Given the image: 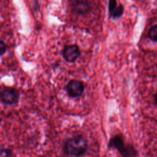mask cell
<instances>
[{
	"mask_svg": "<svg viewBox=\"0 0 157 157\" xmlns=\"http://www.w3.org/2000/svg\"><path fill=\"white\" fill-rule=\"evenodd\" d=\"M148 37L149 38L154 41V42H157V25H154L148 31Z\"/></svg>",
	"mask_w": 157,
	"mask_h": 157,
	"instance_id": "obj_7",
	"label": "cell"
},
{
	"mask_svg": "<svg viewBox=\"0 0 157 157\" xmlns=\"http://www.w3.org/2000/svg\"><path fill=\"white\" fill-rule=\"evenodd\" d=\"M155 101L156 104H157V92H156V93L155 95Z\"/></svg>",
	"mask_w": 157,
	"mask_h": 157,
	"instance_id": "obj_11",
	"label": "cell"
},
{
	"mask_svg": "<svg viewBox=\"0 0 157 157\" xmlns=\"http://www.w3.org/2000/svg\"><path fill=\"white\" fill-rule=\"evenodd\" d=\"M87 147L86 139L81 135H77L66 141L64 144L63 151L67 156H79L85 153Z\"/></svg>",
	"mask_w": 157,
	"mask_h": 157,
	"instance_id": "obj_1",
	"label": "cell"
},
{
	"mask_svg": "<svg viewBox=\"0 0 157 157\" xmlns=\"http://www.w3.org/2000/svg\"><path fill=\"white\" fill-rule=\"evenodd\" d=\"M117 7L116 0H109V11L110 14L113 12L115 8Z\"/></svg>",
	"mask_w": 157,
	"mask_h": 157,
	"instance_id": "obj_9",
	"label": "cell"
},
{
	"mask_svg": "<svg viewBox=\"0 0 157 157\" xmlns=\"http://www.w3.org/2000/svg\"><path fill=\"white\" fill-rule=\"evenodd\" d=\"M6 44L1 40H0V56L2 55L6 51Z\"/></svg>",
	"mask_w": 157,
	"mask_h": 157,
	"instance_id": "obj_10",
	"label": "cell"
},
{
	"mask_svg": "<svg viewBox=\"0 0 157 157\" xmlns=\"http://www.w3.org/2000/svg\"><path fill=\"white\" fill-rule=\"evenodd\" d=\"M66 90L71 97H78L82 94L84 91V85L81 81L72 80L67 83Z\"/></svg>",
	"mask_w": 157,
	"mask_h": 157,
	"instance_id": "obj_4",
	"label": "cell"
},
{
	"mask_svg": "<svg viewBox=\"0 0 157 157\" xmlns=\"http://www.w3.org/2000/svg\"><path fill=\"white\" fill-rule=\"evenodd\" d=\"M123 12H124V7L121 4H120L115 8L113 12L110 13V15L113 18H117L120 17L123 15Z\"/></svg>",
	"mask_w": 157,
	"mask_h": 157,
	"instance_id": "obj_6",
	"label": "cell"
},
{
	"mask_svg": "<svg viewBox=\"0 0 157 157\" xmlns=\"http://www.w3.org/2000/svg\"><path fill=\"white\" fill-rule=\"evenodd\" d=\"M20 94L17 90L11 87H5L0 91V101L7 105H12L18 101Z\"/></svg>",
	"mask_w": 157,
	"mask_h": 157,
	"instance_id": "obj_3",
	"label": "cell"
},
{
	"mask_svg": "<svg viewBox=\"0 0 157 157\" xmlns=\"http://www.w3.org/2000/svg\"><path fill=\"white\" fill-rule=\"evenodd\" d=\"M109 147L117 149L123 156H134L137 155L135 149L132 146L125 145L122 137L119 135L111 138L109 141Z\"/></svg>",
	"mask_w": 157,
	"mask_h": 157,
	"instance_id": "obj_2",
	"label": "cell"
},
{
	"mask_svg": "<svg viewBox=\"0 0 157 157\" xmlns=\"http://www.w3.org/2000/svg\"><path fill=\"white\" fill-rule=\"evenodd\" d=\"M80 55V50L76 45H70L64 47L63 52V58L67 62H74Z\"/></svg>",
	"mask_w": 157,
	"mask_h": 157,
	"instance_id": "obj_5",
	"label": "cell"
},
{
	"mask_svg": "<svg viewBox=\"0 0 157 157\" xmlns=\"http://www.w3.org/2000/svg\"><path fill=\"white\" fill-rule=\"evenodd\" d=\"M14 156L12 151L10 149L3 148L0 150V157L1 156Z\"/></svg>",
	"mask_w": 157,
	"mask_h": 157,
	"instance_id": "obj_8",
	"label": "cell"
}]
</instances>
